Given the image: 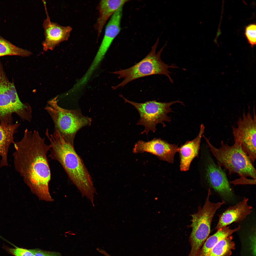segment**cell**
I'll use <instances>...</instances> for the list:
<instances>
[{"label":"cell","instance_id":"6da1fadb","mask_svg":"<svg viewBox=\"0 0 256 256\" xmlns=\"http://www.w3.org/2000/svg\"><path fill=\"white\" fill-rule=\"evenodd\" d=\"M39 132L25 129L23 137L13 144L14 167L31 191L39 199L47 201L53 199L50 196L49 184L51 174L47 154L51 150Z\"/></svg>","mask_w":256,"mask_h":256},{"label":"cell","instance_id":"7a4b0ae2","mask_svg":"<svg viewBox=\"0 0 256 256\" xmlns=\"http://www.w3.org/2000/svg\"><path fill=\"white\" fill-rule=\"evenodd\" d=\"M49 140L51 147L49 156L59 163L82 196L86 197L94 206L95 189L91 175L74 146L66 142L59 133L51 135Z\"/></svg>","mask_w":256,"mask_h":256},{"label":"cell","instance_id":"3957f363","mask_svg":"<svg viewBox=\"0 0 256 256\" xmlns=\"http://www.w3.org/2000/svg\"><path fill=\"white\" fill-rule=\"evenodd\" d=\"M203 137L218 164L227 170L229 174H237L241 178L250 177L256 179V170L254 165L239 144L234 142L233 145L230 146L221 141L220 146L217 148L204 135Z\"/></svg>","mask_w":256,"mask_h":256},{"label":"cell","instance_id":"277c9868","mask_svg":"<svg viewBox=\"0 0 256 256\" xmlns=\"http://www.w3.org/2000/svg\"><path fill=\"white\" fill-rule=\"evenodd\" d=\"M159 39L158 38L157 39L148 54L140 62L129 68L112 73L118 75L119 78L124 79L118 85L112 87L113 89L123 87L128 83L136 79L156 74L164 75L168 78L171 82H173V80L170 75L171 73L169 69L177 68L178 67L174 64L169 65L166 64L161 59V54L166 46L167 41L159 51L156 52Z\"/></svg>","mask_w":256,"mask_h":256},{"label":"cell","instance_id":"5b68a950","mask_svg":"<svg viewBox=\"0 0 256 256\" xmlns=\"http://www.w3.org/2000/svg\"><path fill=\"white\" fill-rule=\"evenodd\" d=\"M57 97L48 101L44 109L53 121L55 131L59 132L66 142L74 146L76 133L82 127L90 125L91 119L83 115L79 110L61 107L58 104Z\"/></svg>","mask_w":256,"mask_h":256},{"label":"cell","instance_id":"8992f818","mask_svg":"<svg viewBox=\"0 0 256 256\" xmlns=\"http://www.w3.org/2000/svg\"><path fill=\"white\" fill-rule=\"evenodd\" d=\"M16 114L22 120L30 123L32 109L28 103L20 100L14 84L8 78L0 62V123L12 124V115Z\"/></svg>","mask_w":256,"mask_h":256},{"label":"cell","instance_id":"52a82bcc","mask_svg":"<svg viewBox=\"0 0 256 256\" xmlns=\"http://www.w3.org/2000/svg\"><path fill=\"white\" fill-rule=\"evenodd\" d=\"M200 155L198 167L200 180L224 198H231L233 191L226 174L215 161L207 146L201 150Z\"/></svg>","mask_w":256,"mask_h":256},{"label":"cell","instance_id":"ba28073f","mask_svg":"<svg viewBox=\"0 0 256 256\" xmlns=\"http://www.w3.org/2000/svg\"><path fill=\"white\" fill-rule=\"evenodd\" d=\"M210 189L208 190L207 196L202 207L199 206L198 212L192 215V228L189 241L192 251L198 252L207 238L210 231L211 224L217 211L225 203V201L214 203L210 201L211 194Z\"/></svg>","mask_w":256,"mask_h":256},{"label":"cell","instance_id":"9c48e42d","mask_svg":"<svg viewBox=\"0 0 256 256\" xmlns=\"http://www.w3.org/2000/svg\"><path fill=\"white\" fill-rule=\"evenodd\" d=\"M119 96L124 99L125 103L132 105L138 111L140 119L137 124L144 126V129L141 134L145 133L146 135L150 131L155 133L156 130V126L158 124H161L164 127L165 126L164 122H169L171 121V118L168 115L173 112L171 106L176 103H183L178 100L166 102L152 101L138 103L129 100L122 95Z\"/></svg>","mask_w":256,"mask_h":256},{"label":"cell","instance_id":"30bf717a","mask_svg":"<svg viewBox=\"0 0 256 256\" xmlns=\"http://www.w3.org/2000/svg\"><path fill=\"white\" fill-rule=\"evenodd\" d=\"M255 108L253 114L249 111L244 112L237 122V126L232 127L234 142L239 144L254 165L256 158V117Z\"/></svg>","mask_w":256,"mask_h":256},{"label":"cell","instance_id":"8fae6325","mask_svg":"<svg viewBox=\"0 0 256 256\" xmlns=\"http://www.w3.org/2000/svg\"><path fill=\"white\" fill-rule=\"evenodd\" d=\"M178 148V145L169 143L160 138H155L148 142L138 141L135 144L133 152L134 153L148 152L155 155L161 160L173 164Z\"/></svg>","mask_w":256,"mask_h":256},{"label":"cell","instance_id":"7c38bea8","mask_svg":"<svg viewBox=\"0 0 256 256\" xmlns=\"http://www.w3.org/2000/svg\"><path fill=\"white\" fill-rule=\"evenodd\" d=\"M46 11L47 17L42 24L45 39L42 43L45 51L53 50L61 43L68 40L72 29L70 26H63L51 22Z\"/></svg>","mask_w":256,"mask_h":256},{"label":"cell","instance_id":"4fadbf2b","mask_svg":"<svg viewBox=\"0 0 256 256\" xmlns=\"http://www.w3.org/2000/svg\"><path fill=\"white\" fill-rule=\"evenodd\" d=\"M248 198L244 197L242 201L229 207L220 215L216 229L218 230L233 223L238 222L244 219L252 211V206L248 204Z\"/></svg>","mask_w":256,"mask_h":256},{"label":"cell","instance_id":"5bb4252c","mask_svg":"<svg viewBox=\"0 0 256 256\" xmlns=\"http://www.w3.org/2000/svg\"><path fill=\"white\" fill-rule=\"evenodd\" d=\"M205 129L204 125L201 124L197 137L192 140L187 141L179 147L178 152L179 153L181 171L186 172L188 170L192 160L198 156Z\"/></svg>","mask_w":256,"mask_h":256},{"label":"cell","instance_id":"9a60e30c","mask_svg":"<svg viewBox=\"0 0 256 256\" xmlns=\"http://www.w3.org/2000/svg\"><path fill=\"white\" fill-rule=\"evenodd\" d=\"M123 9V6L119 9L111 16L107 24L103 38L96 57L97 58H103L114 40L120 32Z\"/></svg>","mask_w":256,"mask_h":256},{"label":"cell","instance_id":"2e32d148","mask_svg":"<svg viewBox=\"0 0 256 256\" xmlns=\"http://www.w3.org/2000/svg\"><path fill=\"white\" fill-rule=\"evenodd\" d=\"M128 0H101L97 9L99 16L94 27L97 32V38L100 36L103 27L109 18L120 7L129 1Z\"/></svg>","mask_w":256,"mask_h":256},{"label":"cell","instance_id":"e0dca14e","mask_svg":"<svg viewBox=\"0 0 256 256\" xmlns=\"http://www.w3.org/2000/svg\"><path fill=\"white\" fill-rule=\"evenodd\" d=\"M17 122L15 123H0V167L8 165V155L10 145L14 144V136L20 125Z\"/></svg>","mask_w":256,"mask_h":256},{"label":"cell","instance_id":"ac0fdd59","mask_svg":"<svg viewBox=\"0 0 256 256\" xmlns=\"http://www.w3.org/2000/svg\"><path fill=\"white\" fill-rule=\"evenodd\" d=\"M240 225L233 229L226 226L217 230L214 234L208 238L200 249L197 256H207L212 248L222 240L231 235L239 230Z\"/></svg>","mask_w":256,"mask_h":256},{"label":"cell","instance_id":"d6986e66","mask_svg":"<svg viewBox=\"0 0 256 256\" xmlns=\"http://www.w3.org/2000/svg\"><path fill=\"white\" fill-rule=\"evenodd\" d=\"M233 237L231 235L217 243L212 249L207 256H230L235 248Z\"/></svg>","mask_w":256,"mask_h":256},{"label":"cell","instance_id":"ffe728a7","mask_svg":"<svg viewBox=\"0 0 256 256\" xmlns=\"http://www.w3.org/2000/svg\"><path fill=\"white\" fill-rule=\"evenodd\" d=\"M32 54L31 51L16 46L0 36V57L7 55L26 57Z\"/></svg>","mask_w":256,"mask_h":256},{"label":"cell","instance_id":"44dd1931","mask_svg":"<svg viewBox=\"0 0 256 256\" xmlns=\"http://www.w3.org/2000/svg\"><path fill=\"white\" fill-rule=\"evenodd\" d=\"M13 245L14 248H10L5 246H4V248L8 253L14 256H34L29 250L19 248Z\"/></svg>","mask_w":256,"mask_h":256},{"label":"cell","instance_id":"7402d4cb","mask_svg":"<svg viewBox=\"0 0 256 256\" xmlns=\"http://www.w3.org/2000/svg\"><path fill=\"white\" fill-rule=\"evenodd\" d=\"M256 26L255 24H250L246 28L245 34L249 43L252 46L256 44Z\"/></svg>","mask_w":256,"mask_h":256},{"label":"cell","instance_id":"603a6c76","mask_svg":"<svg viewBox=\"0 0 256 256\" xmlns=\"http://www.w3.org/2000/svg\"><path fill=\"white\" fill-rule=\"evenodd\" d=\"M249 236L250 248L252 256H256V230L252 229Z\"/></svg>","mask_w":256,"mask_h":256},{"label":"cell","instance_id":"cb8c5ba5","mask_svg":"<svg viewBox=\"0 0 256 256\" xmlns=\"http://www.w3.org/2000/svg\"><path fill=\"white\" fill-rule=\"evenodd\" d=\"M29 250L34 256H61L60 254L57 252L46 251L37 249Z\"/></svg>","mask_w":256,"mask_h":256}]
</instances>
